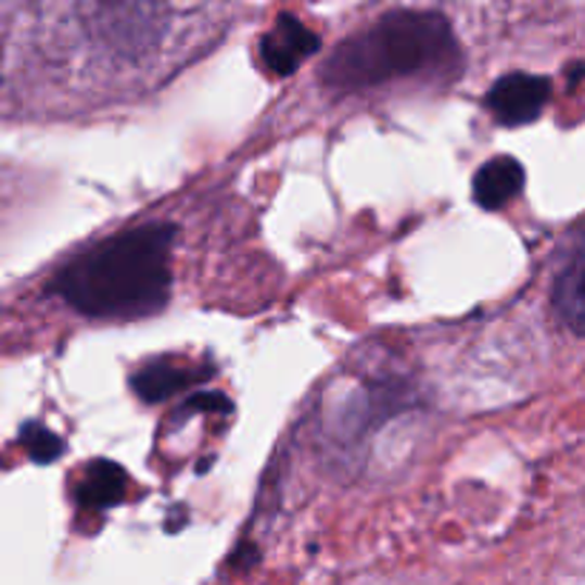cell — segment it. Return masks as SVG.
<instances>
[{"instance_id":"6da1fadb","label":"cell","mask_w":585,"mask_h":585,"mask_svg":"<svg viewBox=\"0 0 585 585\" xmlns=\"http://www.w3.org/2000/svg\"><path fill=\"white\" fill-rule=\"evenodd\" d=\"M175 226L147 224L103 240L52 280V292L84 317L140 320L157 315L171 289Z\"/></svg>"},{"instance_id":"7a4b0ae2","label":"cell","mask_w":585,"mask_h":585,"mask_svg":"<svg viewBox=\"0 0 585 585\" xmlns=\"http://www.w3.org/2000/svg\"><path fill=\"white\" fill-rule=\"evenodd\" d=\"M457 40L437 12H389L343 40L320 69L329 92L348 94L403 77L448 72L457 63Z\"/></svg>"},{"instance_id":"3957f363","label":"cell","mask_w":585,"mask_h":585,"mask_svg":"<svg viewBox=\"0 0 585 585\" xmlns=\"http://www.w3.org/2000/svg\"><path fill=\"white\" fill-rule=\"evenodd\" d=\"M551 98V84L548 77L525 75V72H511L500 77L485 94V109L503 126H525L537 120Z\"/></svg>"},{"instance_id":"277c9868","label":"cell","mask_w":585,"mask_h":585,"mask_svg":"<svg viewBox=\"0 0 585 585\" xmlns=\"http://www.w3.org/2000/svg\"><path fill=\"white\" fill-rule=\"evenodd\" d=\"M320 38L315 31L301 24L294 15H280L278 24L271 26L260 40V61L275 77L292 75L308 54H315Z\"/></svg>"},{"instance_id":"5b68a950","label":"cell","mask_w":585,"mask_h":585,"mask_svg":"<svg viewBox=\"0 0 585 585\" xmlns=\"http://www.w3.org/2000/svg\"><path fill=\"white\" fill-rule=\"evenodd\" d=\"M555 308L574 334L585 338V238L574 243L555 280Z\"/></svg>"},{"instance_id":"8992f818","label":"cell","mask_w":585,"mask_h":585,"mask_svg":"<svg viewBox=\"0 0 585 585\" xmlns=\"http://www.w3.org/2000/svg\"><path fill=\"white\" fill-rule=\"evenodd\" d=\"M523 183L525 171L520 161H514L509 154H500V157H492L480 166L474 183H471V192H474L478 206L494 212V208H503L506 203L514 201L517 194L523 192Z\"/></svg>"},{"instance_id":"52a82bcc","label":"cell","mask_w":585,"mask_h":585,"mask_svg":"<svg viewBox=\"0 0 585 585\" xmlns=\"http://www.w3.org/2000/svg\"><path fill=\"white\" fill-rule=\"evenodd\" d=\"M198 378H201V369H192L183 360L175 363L171 357H163V360H152L143 369L135 371L131 389H135L140 400L163 403L169 400L178 389H183V385H189Z\"/></svg>"},{"instance_id":"ba28073f","label":"cell","mask_w":585,"mask_h":585,"mask_svg":"<svg viewBox=\"0 0 585 585\" xmlns=\"http://www.w3.org/2000/svg\"><path fill=\"white\" fill-rule=\"evenodd\" d=\"M126 471L117 462L109 460H92L80 474V485H77V503L89 511L112 509L124 500L126 494Z\"/></svg>"},{"instance_id":"9c48e42d","label":"cell","mask_w":585,"mask_h":585,"mask_svg":"<svg viewBox=\"0 0 585 585\" xmlns=\"http://www.w3.org/2000/svg\"><path fill=\"white\" fill-rule=\"evenodd\" d=\"M21 443L29 452V457L35 462H52L61 457L63 452V440L54 432H49L47 425L38 423H26L24 432H21Z\"/></svg>"},{"instance_id":"30bf717a","label":"cell","mask_w":585,"mask_h":585,"mask_svg":"<svg viewBox=\"0 0 585 585\" xmlns=\"http://www.w3.org/2000/svg\"><path fill=\"white\" fill-rule=\"evenodd\" d=\"M0 63H3V29H0Z\"/></svg>"}]
</instances>
